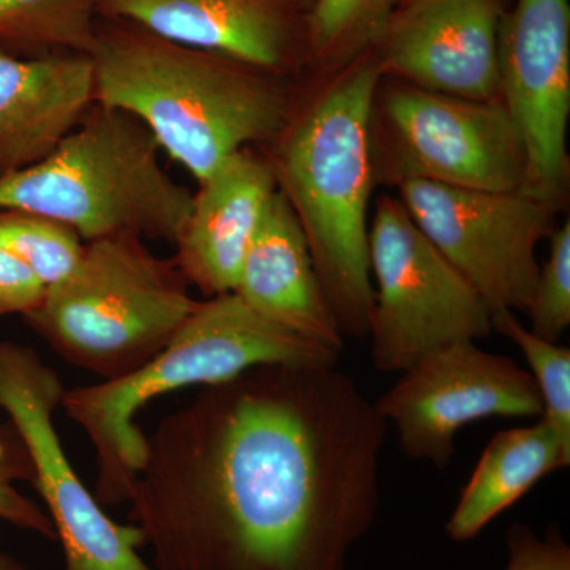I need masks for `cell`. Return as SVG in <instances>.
<instances>
[{
  "mask_svg": "<svg viewBox=\"0 0 570 570\" xmlns=\"http://www.w3.org/2000/svg\"><path fill=\"white\" fill-rule=\"evenodd\" d=\"M340 355L261 316L235 292L198 302L178 335L140 370L63 392V412L96 450L94 497L102 508L129 501L148 453V438L135 419L153 400L223 384L262 365L335 366Z\"/></svg>",
  "mask_w": 570,
  "mask_h": 570,
  "instance_id": "4",
  "label": "cell"
},
{
  "mask_svg": "<svg viewBox=\"0 0 570 570\" xmlns=\"http://www.w3.org/2000/svg\"><path fill=\"white\" fill-rule=\"evenodd\" d=\"M234 292L268 321L343 351L344 336L322 292L306 236L279 189L247 249Z\"/></svg>",
  "mask_w": 570,
  "mask_h": 570,
  "instance_id": "17",
  "label": "cell"
},
{
  "mask_svg": "<svg viewBox=\"0 0 570 570\" xmlns=\"http://www.w3.org/2000/svg\"><path fill=\"white\" fill-rule=\"evenodd\" d=\"M505 547L508 561L502 570H570V547L558 530L539 535L527 524H513Z\"/></svg>",
  "mask_w": 570,
  "mask_h": 570,
  "instance_id": "25",
  "label": "cell"
},
{
  "mask_svg": "<svg viewBox=\"0 0 570 570\" xmlns=\"http://www.w3.org/2000/svg\"><path fill=\"white\" fill-rule=\"evenodd\" d=\"M509 0L401 3L377 48L384 75L469 100L499 99L498 39Z\"/></svg>",
  "mask_w": 570,
  "mask_h": 570,
  "instance_id": "13",
  "label": "cell"
},
{
  "mask_svg": "<svg viewBox=\"0 0 570 570\" xmlns=\"http://www.w3.org/2000/svg\"><path fill=\"white\" fill-rule=\"evenodd\" d=\"M96 105L89 55L0 50V178L47 159Z\"/></svg>",
  "mask_w": 570,
  "mask_h": 570,
  "instance_id": "16",
  "label": "cell"
},
{
  "mask_svg": "<svg viewBox=\"0 0 570 570\" xmlns=\"http://www.w3.org/2000/svg\"><path fill=\"white\" fill-rule=\"evenodd\" d=\"M387 175L483 193H521L527 151L501 100H469L415 86L382 94Z\"/></svg>",
  "mask_w": 570,
  "mask_h": 570,
  "instance_id": "10",
  "label": "cell"
},
{
  "mask_svg": "<svg viewBox=\"0 0 570 570\" xmlns=\"http://www.w3.org/2000/svg\"><path fill=\"white\" fill-rule=\"evenodd\" d=\"M316 0H100L99 18L291 78L307 66Z\"/></svg>",
  "mask_w": 570,
  "mask_h": 570,
  "instance_id": "14",
  "label": "cell"
},
{
  "mask_svg": "<svg viewBox=\"0 0 570 570\" xmlns=\"http://www.w3.org/2000/svg\"><path fill=\"white\" fill-rule=\"evenodd\" d=\"M411 2V0H401V3Z\"/></svg>",
  "mask_w": 570,
  "mask_h": 570,
  "instance_id": "28",
  "label": "cell"
},
{
  "mask_svg": "<svg viewBox=\"0 0 570 570\" xmlns=\"http://www.w3.org/2000/svg\"><path fill=\"white\" fill-rule=\"evenodd\" d=\"M385 433L336 365L253 367L146 436L130 523L156 570H346L376 523Z\"/></svg>",
  "mask_w": 570,
  "mask_h": 570,
  "instance_id": "1",
  "label": "cell"
},
{
  "mask_svg": "<svg viewBox=\"0 0 570 570\" xmlns=\"http://www.w3.org/2000/svg\"><path fill=\"white\" fill-rule=\"evenodd\" d=\"M374 407L395 426L409 459L444 469L461 428L493 417H542L538 385L512 358L474 341L450 344L420 358Z\"/></svg>",
  "mask_w": 570,
  "mask_h": 570,
  "instance_id": "11",
  "label": "cell"
},
{
  "mask_svg": "<svg viewBox=\"0 0 570 570\" xmlns=\"http://www.w3.org/2000/svg\"><path fill=\"white\" fill-rule=\"evenodd\" d=\"M275 170L249 148L225 159L198 183L189 216L175 239L176 266L202 294H230L266 208L276 194Z\"/></svg>",
  "mask_w": 570,
  "mask_h": 570,
  "instance_id": "15",
  "label": "cell"
},
{
  "mask_svg": "<svg viewBox=\"0 0 570 570\" xmlns=\"http://www.w3.org/2000/svg\"><path fill=\"white\" fill-rule=\"evenodd\" d=\"M159 154L135 116L96 104L47 159L0 178V209L48 217L85 243L137 235L174 245L194 193L165 171Z\"/></svg>",
  "mask_w": 570,
  "mask_h": 570,
  "instance_id": "5",
  "label": "cell"
},
{
  "mask_svg": "<svg viewBox=\"0 0 570 570\" xmlns=\"http://www.w3.org/2000/svg\"><path fill=\"white\" fill-rule=\"evenodd\" d=\"M0 570H29L24 562L14 558L13 554L0 550Z\"/></svg>",
  "mask_w": 570,
  "mask_h": 570,
  "instance_id": "27",
  "label": "cell"
},
{
  "mask_svg": "<svg viewBox=\"0 0 570 570\" xmlns=\"http://www.w3.org/2000/svg\"><path fill=\"white\" fill-rule=\"evenodd\" d=\"M45 288L28 266L0 249V317L31 313L43 298Z\"/></svg>",
  "mask_w": 570,
  "mask_h": 570,
  "instance_id": "26",
  "label": "cell"
},
{
  "mask_svg": "<svg viewBox=\"0 0 570 570\" xmlns=\"http://www.w3.org/2000/svg\"><path fill=\"white\" fill-rule=\"evenodd\" d=\"M0 249L18 258L45 287H50L73 272L85 242L77 232L48 217L0 209Z\"/></svg>",
  "mask_w": 570,
  "mask_h": 570,
  "instance_id": "21",
  "label": "cell"
},
{
  "mask_svg": "<svg viewBox=\"0 0 570 570\" xmlns=\"http://www.w3.org/2000/svg\"><path fill=\"white\" fill-rule=\"evenodd\" d=\"M499 100L523 140L521 194L557 205L568 187L569 0H517L499 28Z\"/></svg>",
  "mask_w": 570,
  "mask_h": 570,
  "instance_id": "12",
  "label": "cell"
},
{
  "mask_svg": "<svg viewBox=\"0 0 570 570\" xmlns=\"http://www.w3.org/2000/svg\"><path fill=\"white\" fill-rule=\"evenodd\" d=\"M174 257H157L141 236L112 235L85 243L73 272L22 318L70 365L115 381L178 335L198 305Z\"/></svg>",
  "mask_w": 570,
  "mask_h": 570,
  "instance_id": "6",
  "label": "cell"
},
{
  "mask_svg": "<svg viewBox=\"0 0 570 570\" xmlns=\"http://www.w3.org/2000/svg\"><path fill=\"white\" fill-rule=\"evenodd\" d=\"M33 480L36 471L24 439L10 420H0V521L40 538L56 540L55 524L47 510L17 489V483L32 485Z\"/></svg>",
  "mask_w": 570,
  "mask_h": 570,
  "instance_id": "23",
  "label": "cell"
},
{
  "mask_svg": "<svg viewBox=\"0 0 570 570\" xmlns=\"http://www.w3.org/2000/svg\"><path fill=\"white\" fill-rule=\"evenodd\" d=\"M100 0H0V50L18 58L91 55Z\"/></svg>",
  "mask_w": 570,
  "mask_h": 570,
  "instance_id": "19",
  "label": "cell"
},
{
  "mask_svg": "<svg viewBox=\"0 0 570 570\" xmlns=\"http://www.w3.org/2000/svg\"><path fill=\"white\" fill-rule=\"evenodd\" d=\"M401 0H316L307 20V66L343 70L377 50Z\"/></svg>",
  "mask_w": 570,
  "mask_h": 570,
  "instance_id": "20",
  "label": "cell"
},
{
  "mask_svg": "<svg viewBox=\"0 0 570 570\" xmlns=\"http://www.w3.org/2000/svg\"><path fill=\"white\" fill-rule=\"evenodd\" d=\"M401 204L422 234L483 296L491 311H527L553 235L557 205L521 193H483L407 178Z\"/></svg>",
  "mask_w": 570,
  "mask_h": 570,
  "instance_id": "9",
  "label": "cell"
},
{
  "mask_svg": "<svg viewBox=\"0 0 570 570\" xmlns=\"http://www.w3.org/2000/svg\"><path fill=\"white\" fill-rule=\"evenodd\" d=\"M493 330L519 346L542 397V417L570 445V348L535 336L512 311L493 313Z\"/></svg>",
  "mask_w": 570,
  "mask_h": 570,
  "instance_id": "22",
  "label": "cell"
},
{
  "mask_svg": "<svg viewBox=\"0 0 570 570\" xmlns=\"http://www.w3.org/2000/svg\"><path fill=\"white\" fill-rule=\"evenodd\" d=\"M370 265L377 284L371 358L381 373H404L438 348L493 332L489 303L389 195L377 202Z\"/></svg>",
  "mask_w": 570,
  "mask_h": 570,
  "instance_id": "7",
  "label": "cell"
},
{
  "mask_svg": "<svg viewBox=\"0 0 570 570\" xmlns=\"http://www.w3.org/2000/svg\"><path fill=\"white\" fill-rule=\"evenodd\" d=\"M96 104L135 116L171 159L204 181L228 157L283 132L288 78L104 20L91 51Z\"/></svg>",
  "mask_w": 570,
  "mask_h": 570,
  "instance_id": "2",
  "label": "cell"
},
{
  "mask_svg": "<svg viewBox=\"0 0 570 570\" xmlns=\"http://www.w3.org/2000/svg\"><path fill=\"white\" fill-rule=\"evenodd\" d=\"M384 71L366 52L311 102H296L266 157L277 189L306 236L318 283L343 336H370L371 283L367 206L376 168L373 119Z\"/></svg>",
  "mask_w": 570,
  "mask_h": 570,
  "instance_id": "3",
  "label": "cell"
},
{
  "mask_svg": "<svg viewBox=\"0 0 570 570\" xmlns=\"http://www.w3.org/2000/svg\"><path fill=\"white\" fill-rule=\"evenodd\" d=\"M550 255L540 266L528 314L531 333L550 343H560L570 325V224L550 236Z\"/></svg>",
  "mask_w": 570,
  "mask_h": 570,
  "instance_id": "24",
  "label": "cell"
},
{
  "mask_svg": "<svg viewBox=\"0 0 570 570\" xmlns=\"http://www.w3.org/2000/svg\"><path fill=\"white\" fill-rule=\"evenodd\" d=\"M63 392L59 374L32 347L0 341V411L31 453L32 487L61 542L63 570H156L138 553L146 547L141 531L107 515L63 452L55 426Z\"/></svg>",
  "mask_w": 570,
  "mask_h": 570,
  "instance_id": "8",
  "label": "cell"
},
{
  "mask_svg": "<svg viewBox=\"0 0 570 570\" xmlns=\"http://www.w3.org/2000/svg\"><path fill=\"white\" fill-rule=\"evenodd\" d=\"M570 445L546 419L510 428L491 439L445 523L453 542L478 538L502 512L539 482L569 468Z\"/></svg>",
  "mask_w": 570,
  "mask_h": 570,
  "instance_id": "18",
  "label": "cell"
}]
</instances>
